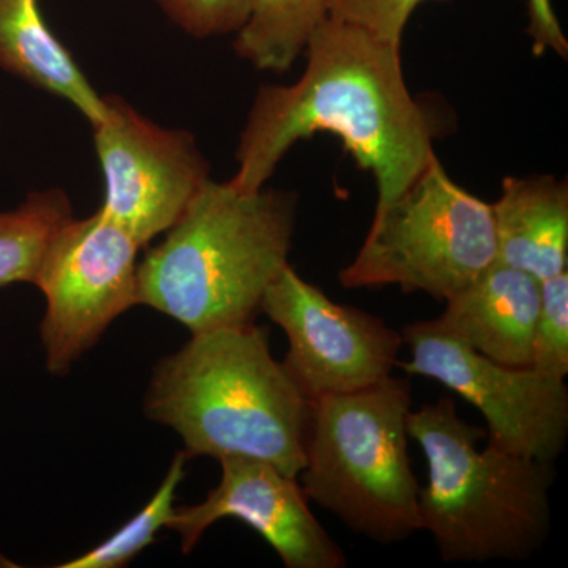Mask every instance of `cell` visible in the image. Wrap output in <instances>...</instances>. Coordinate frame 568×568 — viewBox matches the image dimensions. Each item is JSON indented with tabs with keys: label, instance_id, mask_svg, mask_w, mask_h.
<instances>
[{
	"label": "cell",
	"instance_id": "3957f363",
	"mask_svg": "<svg viewBox=\"0 0 568 568\" xmlns=\"http://www.w3.org/2000/svg\"><path fill=\"white\" fill-rule=\"evenodd\" d=\"M295 222L294 193H244L211 179L138 264V305L192 334L250 323L290 264Z\"/></svg>",
	"mask_w": 568,
	"mask_h": 568
},
{
	"label": "cell",
	"instance_id": "ba28073f",
	"mask_svg": "<svg viewBox=\"0 0 568 568\" xmlns=\"http://www.w3.org/2000/svg\"><path fill=\"white\" fill-rule=\"evenodd\" d=\"M402 335L410 361L396 366L407 375L444 384L480 410L489 444L545 463L562 454L568 436L566 379L544 375L532 366L497 364L433 321L409 324Z\"/></svg>",
	"mask_w": 568,
	"mask_h": 568
},
{
	"label": "cell",
	"instance_id": "7c38bea8",
	"mask_svg": "<svg viewBox=\"0 0 568 568\" xmlns=\"http://www.w3.org/2000/svg\"><path fill=\"white\" fill-rule=\"evenodd\" d=\"M436 327L497 364L532 366L540 282L500 263L446 301Z\"/></svg>",
	"mask_w": 568,
	"mask_h": 568
},
{
	"label": "cell",
	"instance_id": "8992f818",
	"mask_svg": "<svg viewBox=\"0 0 568 568\" xmlns=\"http://www.w3.org/2000/svg\"><path fill=\"white\" fill-rule=\"evenodd\" d=\"M496 263L491 204L452 181L435 155L376 209L364 245L338 276L347 290L399 286L446 302Z\"/></svg>",
	"mask_w": 568,
	"mask_h": 568
},
{
	"label": "cell",
	"instance_id": "5b68a950",
	"mask_svg": "<svg viewBox=\"0 0 568 568\" xmlns=\"http://www.w3.org/2000/svg\"><path fill=\"white\" fill-rule=\"evenodd\" d=\"M410 384L375 386L313 399L298 476L305 496L358 536L396 544L422 530L420 485L409 458Z\"/></svg>",
	"mask_w": 568,
	"mask_h": 568
},
{
	"label": "cell",
	"instance_id": "2e32d148",
	"mask_svg": "<svg viewBox=\"0 0 568 568\" xmlns=\"http://www.w3.org/2000/svg\"><path fill=\"white\" fill-rule=\"evenodd\" d=\"M71 219L73 207L61 189L29 193L17 209L0 211V287L36 284L48 246Z\"/></svg>",
	"mask_w": 568,
	"mask_h": 568
},
{
	"label": "cell",
	"instance_id": "44dd1931",
	"mask_svg": "<svg viewBox=\"0 0 568 568\" xmlns=\"http://www.w3.org/2000/svg\"><path fill=\"white\" fill-rule=\"evenodd\" d=\"M529 33L534 40V52L537 55L551 50L560 58L567 59L568 41L562 26L556 17L551 0H528Z\"/></svg>",
	"mask_w": 568,
	"mask_h": 568
},
{
	"label": "cell",
	"instance_id": "4fadbf2b",
	"mask_svg": "<svg viewBox=\"0 0 568 568\" xmlns=\"http://www.w3.org/2000/svg\"><path fill=\"white\" fill-rule=\"evenodd\" d=\"M497 263L538 282L567 271L568 185L552 175L506 178L491 204Z\"/></svg>",
	"mask_w": 568,
	"mask_h": 568
},
{
	"label": "cell",
	"instance_id": "ac0fdd59",
	"mask_svg": "<svg viewBox=\"0 0 568 568\" xmlns=\"http://www.w3.org/2000/svg\"><path fill=\"white\" fill-rule=\"evenodd\" d=\"M532 368L558 379L568 375V271L540 282Z\"/></svg>",
	"mask_w": 568,
	"mask_h": 568
},
{
	"label": "cell",
	"instance_id": "9c48e42d",
	"mask_svg": "<svg viewBox=\"0 0 568 568\" xmlns=\"http://www.w3.org/2000/svg\"><path fill=\"white\" fill-rule=\"evenodd\" d=\"M93 130L102 168V211L142 246L163 235L211 181V166L189 130L166 129L118 95H104Z\"/></svg>",
	"mask_w": 568,
	"mask_h": 568
},
{
	"label": "cell",
	"instance_id": "9a60e30c",
	"mask_svg": "<svg viewBox=\"0 0 568 568\" xmlns=\"http://www.w3.org/2000/svg\"><path fill=\"white\" fill-rule=\"evenodd\" d=\"M328 9L331 0H252L234 50L254 69L284 73L304 54Z\"/></svg>",
	"mask_w": 568,
	"mask_h": 568
},
{
	"label": "cell",
	"instance_id": "277c9868",
	"mask_svg": "<svg viewBox=\"0 0 568 568\" xmlns=\"http://www.w3.org/2000/svg\"><path fill=\"white\" fill-rule=\"evenodd\" d=\"M407 433L428 463L422 529L446 562L525 560L547 540L552 463L478 443L487 432L458 416L448 396L410 410Z\"/></svg>",
	"mask_w": 568,
	"mask_h": 568
},
{
	"label": "cell",
	"instance_id": "5bb4252c",
	"mask_svg": "<svg viewBox=\"0 0 568 568\" xmlns=\"http://www.w3.org/2000/svg\"><path fill=\"white\" fill-rule=\"evenodd\" d=\"M0 70L59 97L95 125L104 97L41 14L39 0H0Z\"/></svg>",
	"mask_w": 568,
	"mask_h": 568
},
{
	"label": "cell",
	"instance_id": "8fae6325",
	"mask_svg": "<svg viewBox=\"0 0 568 568\" xmlns=\"http://www.w3.org/2000/svg\"><path fill=\"white\" fill-rule=\"evenodd\" d=\"M222 480L203 503L174 507L168 529L189 555L219 519L235 518L256 530L287 568H343L342 547L317 521L297 477L252 458L220 459Z\"/></svg>",
	"mask_w": 568,
	"mask_h": 568
},
{
	"label": "cell",
	"instance_id": "6da1fadb",
	"mask_svg": "<svg viewBox=\"0 0 568 568\" xmlns=\"http://www.w3.org/2000/svg\"><path fill=\"white\" fill-rule=\"evenodd\" d=\"M399 48L349 22H321L306 43L301 80L257 89L231 185L264 189L293 145L332 133L375 175L376 209L392 203L436 155L435 126L407 89Z\"/></svg>",
	"mask_w": 568,
	"mask_h": 568
},
{
	"label": "cell",
	"instance_id": "52a82bcc",
	"mask_svg": "<svg viewBox=\"0 0 568 568\" xmlns=\"http://www.w3.org/2000/svg\"><path fill=\"white\" fill-rule=\"evenodd\" d=\"M141 246L99 209L54 235L33 286L47 298L40 338L47 369L67 375L108 327L138 305Z\"/></svg>",
	"mask_w": 568,
	"mask_h": 568
},
{
	"label": "cell",
	"instance_id": "7a4b0ae2",
	"mask_svg": "<svg viewBox=\"0 0 568 568\" xmlns=\"http://www.w3.org/2000/svg\"><path fill=\"white\" fill-rule=\"evenodd\" d=\"M312 402L250 323L196 332L153 368L144 414L193 457L252 458L298 477Z\"/></svg>",
	"mask_w": 568,
	"mask_h": 568
},
{
	"label": "cell",
	"instance_id": "30bf717a",
	"mask_svg": "<svg viewBox=\"0 0 568 568\" xmlns=\"http://www.w3.org/2000/svg\"><path fill=\"white\" fill-rule=\"evenodd\" d=\"M261 312L287 335L282 364L310 402L387 379L405 345L383 320L335 304L290 264L265 291Z\"/></svg>",
	"mask_w": 568,
	"mask_h": 568
},
{
	"label": "cell",
	"instance_id": "e0dca14e",
	"mask_svg": "<svg viewBox=\"0 0 568 568\" xmlns=\"http://www.w3.org/2000/svg\"><path fill=\"white\" fill-rule=\"evenodd\" d=\"M185 452H178L164 476L162 485L156 489L148 504L138 511L121 529L95 548L89 549L78 558L67 560L58 568H122L129 566L140 552L155 541L156 532L168 528L174 514L175 491L185 477V465L189 462Z\"/></svg>",
	"mask_w": 568,
	"mask_h": 568
},
{
	"label": "cell",
	"instance_id": "d6986e66",
	"mask_svg": "<svg viewBox=\"0 0 568 568\" xmlns=\"http://www.w3.org/2000/svg\"><path fill=\"white\" fill-rule=\"evenodd\" d=\"M178 28L196 39L237 33L252 0H155Z\"/></svg>",
	"mask_w": 568,
	"mask_h": 568
},
{
	"label": "cell",
	"instance_id": "ffe728a7",
	"mask_svg": "<svg viewBox=\"0 0 568 568\" xmlns=\"http://www.w3.org/2000/svg\"><path fill=\"white\" fill-rule=\"evenodd\" d=\"M424 2L426 0H331L328 17L402 47L407 21Z\"/></svg>",
	"mask_w": 568,
	"mask_h": 568
}]
</instances>
